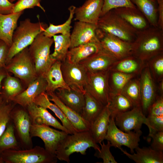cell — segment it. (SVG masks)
I'll use <instances>...</instances> for the list:
<instances>
[{
  "label": "cell",
  "instance_id": "44dd1931",
  "mask_svg": "<svg viewBox=\"0 0 163 163\" xmlns=\"http://www.w3.org/2000/svg\"><path fill=\"white\" fill-rule=\"evenodd\" d=\"M55 93L63 103L82 116L85 94L73 89L62 88L57 89Z\"/></svg>",
  "mask_w": 163,
  "mask_h": 163
},
{
  "label": "cell",
  "instance_id": "8fae6325",
  "mask_svg": "<svg viewBox=\"0 0 163 163\" xmlns=\"http://www.w3.org/2000/svg\"><path fill=\"white\" fill-rule=\"evenodd\" d=\"M61 69L64 80L71 88L85 94V87L88 82L89 73L80 63L69 62L66 59L62 62Z\"/></svg>",
  "mask_w": 163,
  "mask_h": 163
},
{
  "label": "cell",
  "instance_id": "30bf717a",
  "mask_svg": "<svg viewBox=\"0 0 163 163\" xmlns=\"http://www.w3.org/2000/svg\"><path fill=\"white\" fill-rule=\"evenodd\" d=\"M96 33L101 48L117 60L132 55V43L125 41L111 34L104 32L97 27Z\"/></svg>",
  "mask_w": 163,
  "mask_h": 163
},
{
  "label": "cell",
  "instance_id": "52a82bcc",
  "mask_svg": "<svg viewBox=\"0 0 163 163\" xmlns=\"http://www.w3.org/2000/svg\"><path fill=\"white\" fill-rule=\"evenodd\" d=\"M43 32L37 36L28 47L38 77H44L55 61L51 58L50 54L53 39L45 36Z\"/></svg>",
  "mask_w": 163,
  "mask_h": 163
},
{
  "label": "cell",
  "instance_id": "6da1fadb",
  "mask_svg": "<svg viewBox=\"0 0 163 163\" xmlns=\"http://www.w3.org/2000/svg\"><path fill=\"white\" fill-rule=\"evenodd\" d=\"M163 43V30L150 25L138 30L132 44V55L142 61L150 59L162 53Z\"/></svg>",
  "mask_w": 163,
  "mask_h": 163
},
{
  "label": "cell",
  "instance_id": "ab89813d",
  "mask_svg": "<svg viewBox=\"0 0 163 163\" xmlns=\"http://www.w3.org/2000/svg\"><path fill=\"white\" fill-rule=\"evenodd\" d=\"M137 58L131 55L120 60L116 68L120 72L129 73L135 71L138 67Z\"/></svg>",
  "mask_w": 163,
  "mask_h": 163
},
{
  "label": "cell",
  "instance_id": "4dcf8cb0",
  "mask_svg": "<svg viewBox=\"0 0 163 163\" xmlns=\"http://www.w3.org/2000/svg\"><path fill=\"white\" fill-rule=\"evenodd\" d=\"M130 1L143 14L150 25L158 27V5L156 0Z\"/></svg>",
  "mask_w": 163,
  "mask_h": 163
},
{
  "label": "cell",
  "instance_id": "9c48e42d",
  "mask_svg": "<svg viewBox=\"0 0 163 163\" xmlns=\"http://www.w3.org/2000/svg\"><path fill=\"white\" fill-rule=\"evenodd\" d=\"M20 106L17 108L15 106L13 109L11 120L21 147L24 149H30L33 147L30 133L32 122L26 109Z\"/></svg>",
  "mask_w": 163,
  "mask_h": 163
},
{
  "label": "cell",
  "instance_id": "60d3db41",
  "mask_svg": "<svg viewBox=\"0 0 163 163\" xmlns=\"http://www.w3.org/2000/svg\"><path fill=\"white\" fill-rule=\"evenodd\" d=\"M103 2L100 17L109 11L118 8H136L130 0H103Z\"/></svg>",
  "mask_w": 163,
  "mask_h": 163
},
{
  "label": "cell",
  "instance_id": "681fc988",
  "mask_svg": "<svg viewBox=\"0 0 163 163\" xmlns=\"http://www.w3.org/2000/svg\"><path fill=\"white\" fill-rule=\"evenodd\" d=\"M154 67L155 71L158 75L163 73V58L162 53L153 56Z\"/></svg>",
  "mask_w": 163,
  "mask_h": 163
},
{
  "label": "cell",
  "instance_id": "8992f818",
  "mask_svg": "<svg viewBox=\"0 0 163 163\" xmlns=\"http://www.w3.org/2000/svg\"><path fill=\"white\" fill-rule=\"evenodd\" d=\"M4 68L18 78L25 88L38 77L28 47L14 56Z\"/></svg>",
  "mask_w": 163,
  "mask_h": 163
},
{
  "label": "cell",
  "instance_id": "9a60e30c",
  "mask_svg": "<svg viewBox=\"0 0 163 163\" xmlns=\"http://www.w3.org/2000/svg\"><path fill=\"white\" fill-rule=\"evenodd\" d=\"M97 27V25L94 24L79 21L75 22L70 35L69 49L90 43H100L96 33Z\"/></svg>",
  "mask_w": 163,
  "mask_h": 163
},
{
  "label": "cell",
  "instance_id": "e575fe53",
  "mask_svg": "<svg viewBox=\"0 0 163 163\" xmlns=\"http://www.w3.org/2000/svg\"><path fill=\"white\" fill-rule=\"evenodd\" d=\"M21 148L16 137L14 127L11 120L0 136V154L7 150H18Z\"/></svg>",
  "mask_w": 163,
  "mask_h": 163
},
{
  "label": "cell",
  "instance_id": "ffe728a7",
  "mask_svg": "<svg viewBox=\"0 0 163 163\" xmlns=\"http://www.w3.org/2000/svg\"><path fill=\"white\" fill-rule=\"evenodd\" d=\"M49 100L53 101L62 110L67 119L78 132L90 130V125L79 113L63 103L55 92H46Z\"/></svg>",
  "mask_w": 163,
  "mask_h": 163
},
{
  "label": "cell",
  "instance_id": "836d02e7",
  "mask_svg": "<svg viewBox=\"0 0 163 163\" xmlns=\"http://www.w3.org/2000/svg\"><path fill=\"white\" fill-rule=\"evenodd\" d=\"M53 39L55 46L54 52L50 54L51 57L55 61L62 62L66 60L69 49L70 35H55Z\"/></svg>",
  "mask_w": 163,
  "mask_h": 163
},
{
  "label": "cell",
  "instance_id": "4316f807",
  "mask_svg": "<svg viewBox=\"0 0 163 163\" xmlns=\"http://www.w3.org/2000/svg\"><path fill=\"white\" fill-rule=\"evenodd\" d=\"M62 62L55 61L45 74L44 77L47 82L46 92H55L59 88L70 89L65 82L61 66Z\"/></svg>",
  "mask_w": 163,
  "mask_h": 163
},
{
  "label": "cell",
  "instance_id": "603a6c76",
  "mask_svg": "<svg viewBox=\"0 0 163 163\" xmlns=\"http://www.w3.org/2000/svg\"><path fill=\"white\" fill-rule=\"evenodd\" d=\"M113 10L117 15L138 30L144 29L150 25L145 17L137 8L122 7Z\"/></svg>",
  "mask_w": 163,
  "mask_h": 163
},
{
  "label": "cell",
  "instance_id": "c3c4849f",
  "mask_svg": "<svg viewBox=\"0 0 163 163\" xmlns=\"http://www.w3.org/2000/svg\"><path fill=\"white\" fill-rule=\"evenodd\" d=\"M14 5L8 0H0V14H7L12 13Z\"/></svg>",
  "mask_w": 163,
  "mask_h": 163
},
{
  "label": "cell",
  "instance_id": "e0dca14e",
  "mask_svg": "<svg viewBox=\"0 0 163 163\" xmlns=\"http://www.w3.org/2000/svg\"><path fill=\"white\" fill-rule=\"evenodd\" d=\"M47 82L44 77L39 76L24 90L11 100L16 104L26 108L34 103L35 99L42 93L46 92Z\"/></svg>",
  "mask_w": 163,
  "mask_h": 163
},
{
  "label": "cell",
  "instance_id": "d590c367",
  "mask_svg": "<svg viewBox=\"0 0 163 163\" xmlns=\"http://www.w3.org/2000/svg\"><path fill=\"white\" fill-rule=\"evenodd\" d=\"M75 8L73 5L69 8V15L68 19L64 23L59 25L50 24L49 26L43 32L44 35L50 38H52L53 36L59 33L62 35H70V29L72 27L71 24L74 17Z\"/></svg>",
  "mask_w": 163,
  "mask_h": 163
},
{
  "label": "cell",
  "instance_id": "74e56055",
  "mask_svg": "<svg viewBox=\"0 0 163 163\" xmlns=\"http://www.w3.org/2000/svg\"><path fill=\"white\" fill-rule=\"evenodd\" d=\"M16 105L11 101L4 99L0 105V136L11 121L12 112Z\"/></svg>",
  "mask_w": 163,
  "mask_h": 163
},
{
  "label": "cell",
  "instance_id": "f546056e",
  "mask_svg": "<svg viewBox=\"0 0 163 163\" xmlns=\"http://www.w3.org/2000/svg\"><path fill=\"white\" fill-rule=\"evenodd\" d=\"M110 118L114 119L118 114L129 110L133 107L129 100L121 93L110 92L107 104Z\"/></svg>",
  "mask_w": 163,
  "mask_h": 163
},
{
  "label": "cell",
  "instance_id": "f5cc1de1",
  "mask_svg": "<svg viewBox=\"0 0 163 163\" xmlns=\"http://www.w3.org/2000/svg\"><path fill=\"white\" fill-rule=\"evenodd\" d=\"M10 2H12L16 0H8Z\"/></svg>",
  "mask_w": 163,
  "mask_h": 163
},
{
  "label": "cell",
  "instance_id": "277c9868",
  "mask_svg": "<svg viewBox=\"0 0 163 163\" xmlns=\"http://www.w3.org/2000/svg\"><path fill=\"white\" fill-rule=\"evenodd\" d=\"M57 159L56 155L38 146L29 149L8 150L0 154V163H56Z\"/></svg>",
  "mask_w": 163,
  "mask_h": 163
},
{
  "label": "cell",
  "instance_id": "7a4b0ae2",
  "mask_svg": "<svg viewBox=\"0 0 163 163\" xmlns=\"http://www.w3.org/2000/svg\"><path fill=\"white\" fill-rule=\"evenodd\" d=\"M68 134L61 142L55 152L57 158L68 163L70 156L75 152L85 155L87 149L91 147L99 151L100 148L93 137L90 130Z\"/></svg>",
  "mask_w": 163,
  "mask_h": 163
},
{
  "label": "cell",
  "instance_id": "ee69618b",
  "mask_svg": "<svg viewBox=\"0 0 163 163\" xmlns=\"http://www.w3.org/2000/svg\"><path fill=\"white\" fill-rule=\"evenodd\" d=\"M41 0H18L14 4L12 13L23 11L26 9L33 8L37 6L45 12V10L40 5Z\"/></svg>",
  "mask_w": 163,
  "mask_h": 163
},
{
  "label": "cell",
  "instance_id": "5b68a950",
  "mask_svg": "<svg viewBox=\"0 0 163 163\" xmlns=\"http://www.w3.org/2000/svg\"><path fill=\"white\" fill-rule=\"evenodd\" d=\"M97 26L104 32L131 43L135 40L138 30L117 15L113 9L100 17Z\"/></svg>",
  "mask_w": 163,
  "mask_h": 163
},
{
  "label": "cell",
  "instance_id": "ba28073f",
  "mask_svg": "<svg viewBox=\"0 0 163 163\" xmlns=\"http://www.w3.org/2000/svg\"><path fill=\"white\" fill-rule=\"evenodd\" d=\"M142 134L140 130L125 132L118 128L116 125L114 119L110 118V123L105 139L109 141L111 146L119 149L122 146L129 148L132 154L139 146L140 136Z\"/></svg>",
  "mask_w": 163,
  "mask_h": 163
},
{
  "label": "cell",
  "instance_id": "7dc6e473",
  "mask_svg": "<svg viewBox=\"0 0 163 163\" xmlns=\"http://www.w3.org/2000/svg\"><path fill=\"white\" fill-rule=\"evenodd\" d=\"M9 47L3 41L0 40V68L4 67L6 65Z\"/></svg>",
  "mask_w": 163,
  "mask_h": 163
},
{
  "label": "cell",
  "instance_id": "1f68e13d",
  "mask_svg": "<svg viewBox=\"0 0 163 163\" xmlns=\"http://www.w3.org/2000/svg\"><path fill=\"white\" fill-rule=\"evenodd\" d=\"M85 101L82 116L91 125L105 106L87 92L85 94Z\"/></svg>",
  "mask_w": 163,
  "mask_h": 163
},
{
  "label": "cell",
  "instance_id": "3957f363",
  "mask_svg": "<svg viewBox=\"0 0 163 163\" xmlns=\"http://www.w3.org/2000/svg\"><path fill=\"white\" fill-rule=\"evenodd\" d=\"M47 27L45 23L40 21L33 23L29 18L20 21L14 33L6 65L14 56L30 45L37 36L43 32Z\"/></svg>",
  "mask_w": 163,
  "mask_h": 163
},
{
  "label": "cell",
  "instance_id": "7402d4cb",
  "mask_svg": "<svg viewBox=\"0 0 163 163\" xmlns=\"http://www.w3.org/2000/svg\"><path fill=\"white\" fill-rule=\"evenodd\" d=\"M140 84L141 107L145 116L150 106L155 101L153 82L148 69H146L143 72Z\"/></svg>",
  "mask_w": 163,
  "mask_h": 163
},
{
  "label": "cell",
  "instance_id": "bcb514c9",
  "mask_svg": "<svg viewBox=\"0 0 163 163\" xmlns=\"http://www.w3.org/2000/svg\"><path fill=\"white\" fill-rule=\"evenodd\" d=\"M148 115L155 116H163V99L162 97L157 98L149 107Z\"/></svg>",
  "mask_w": 163,
  "mask_h": 163
},
{
  "label": "cell",
  "instance_id": "8d00e7d4",
  "mask_svg": "<svg viewBox=\"0 0 163 163\" xmlns=\"http://www.w3.org/2000/svg\"><path fill=\"white\" fill-rule=\"evenodd\" d=\"M128 84L125 86L121 93L129 100L133 107H141L140 84L136 81Z\"/></svg>",
  "mask_w": 163,
  "mask_h": 163
},
{
  "label": "cell",
  "instance_id": "cb8c5ba5",
  "mask_svg": "<svg viewBox=\"0 0 163 163\" xmlns=\"http://www.w3.org/2000/svg\"><path fill=\"white\" fill-rule=\"evenodd\" d=\"M23 12L7 14H0V40L9 47L12 43V37L17 27L18 21Z\"/></svg>",
  "mask_w": 163,
  "mask_h": 163
},
{
  "label": "cell",
  "instance_id": "f35d334b",
  "mask_svg": "<svg viewBox=\"0 0 163 163\" xmlns=\"http://www.w3.org/2000/svg\"><path fill=\"white\" fill-rule=\"evenodd\" d=\"M132 77L130 74L120 72H114L110 75L109 71L108 81L111 82L113 86L116 88L114 93H121Z\"/></svg>",
  "mask_w": 163,
  "mask_h": 163
},
{
  "label": "cell",
  "instance_id": "484cf974",
  "mask_svg": "<svg viewBox=\"0 0 163 163\" xmlns=\"http://www.w3.org/2000/svg\"><path fill=\"white\" fill-rule=\"evenodd\" d=\"M119 149L130 159L136 163H162L163 152L155 150L150 147L140 148L139 146L135 149L136 153L130 154L120 148Z\"/></svg>",
  "mask_w": 163,
  "mask_h": 163
},
{
  "label": "cell",
  "instance_id": "7c38bea8",
  "mask_svg": "<svg viewBox=\"0 0 163 163\" xmlns=\"http://www.w3.org/2000/svg\"><path fill=\"white\" fill-rule=\"evenodd\" d=\"M31 138L37 137L43 141L45 149L50 154L55 155L59 144L68 134L62 131L51 128L44 125L32 124L30 130Z\"/></svg>",
  "mask_w": 163,
  "mask_h": 163
},
{
  "label": "cell",
  "instance_id": "d6986e66",
  "mask_svg": "<svg viewBox=\"0 0 163 163\" xmlns=\"http://www.w3.org/2000/svg\"><path fill=\"white\" fill-rule=\"evenodd\" d=\"M26 109L32 124L52 126L70 134L68 130L51 114L47 109L37 106L34 103L28 105Z\"/></svg>",
  "mask_w": 163,
  "mask_h": 163
},
{
  "label": "cell",
  "instance_id": "ac0fdd59",
  "mask_svg": "<svg viewBox=\"0 0 163 163\" xmlns=\"http://www.w3.org/2000/svg\"><path fill=\"white\" fill-rule=\"evenodd\" d=\"M103 0H87L75 10V20L97 25L103 5Z\"/></svg>",
  "mask_w": 163,
  "mask_h": 163
},
{
  "label": "cell",
  "instance_id": "2e32d148",
  "mask_svg": "<svg viewBox=\"0 0 163 163\" xmlns=\"http://www.w3.org/2000/svg\"><path fill=\"white\" fill-rule=\"evenodd\" d=\"M117 61L101 48L97 52L79 63L83 65L89 73H94L110 70Z\"/></svg>",
  "mask_w": 163,
  "mask_h": 163
},
{
  "label": "cell",
  "instance_id": "db71d44e",
  "mask_svg": "<svg viewBox=\"0 0 163 163\" xmlns=\"http://www.w3.org/2000/svg\"><path fill=\"white\" fill-rule=\"evenodd\" d=\"M157 0H156V1H157Z\"/></svg>",
  "mask_w": 163,
  "mask_h": 163
},
{
  "label": "cell",
  "instance_id": "5bb4252c",
  "mask_svg": "<svg viewBox=\"0 0 163 163\" xmlns=\"http://www.w3.org/2000/svg\"><path fill=\"white\" fill-rule=\"evenodd\" d=\"M115 123L119 129L125 132L132 130H140L142 124L147 125V118L143 113L141 107H134L130 110L120 113L114 119Z\"/></svg>",
  "mask_w": 163,
  "mask_h": 163
},
{
  "label": "cell",
  "instance_id": "b9f144b4",
  "mask_svg": "<svg viewBox=\"0 0 163 163\" xmlns=\"http://www.w3.org/2000/svg\"><path fill=\"white\" fill-rule=\"evenodd\" d=\"M101 148L99 151H97L94 155L96 157L101 158L103 160V163H117L114 157L110 151L111 146L109 141H107V144L103 142L102 144L100 143Z\"/></svg>",
  "mask_w": 163,
  "mask_h": 163
},
{
  "label": "cell",
  "instance_id": "f1b7e54d",
  "mask_svg": "<svg viewBox=\"0 0 163 163\" xmlns=\"http://www.w3.org/2000/svg\"><path fill=\"white\" fill-rule=\"evenodd\" d=\"M34 103L37 106L51 110L60 120L63 126L69 131L70 134L78 132L69 121L61 109L49 100L46 92H44L34 100Z\"/></svg>",
  "mask_w": 163,
  "mask_h": 163
},
{
  "label": "cell",
  "instance_id": "7bdbcfd3",
  "mask_svg": "<svg viewBox=\"0 0 163 163\" xmlns=\"http://www.w3.org/2000/svg\"><path fill=\"white\" fill-rule=\"evenodd\" d=\"M147 118L146 126L149 130V136L154 133L163 131V116L148 115Z\"/></svg>",
  "mask_w": 163,
  "mask_h": 163
},
{
  "label": "cell",
  "instance_id": "f6af8a7d",
  "mask_svg": "<svg viewBox=\"0 0 163 163\" xmlns=\"http://www.w3.org/2000/svg\"><path fill=\"white\" fill-rule=\"evenodd\" d=\"M149 137L152 139L150 147L156 151L163 152V131L154 133Z\"/></svg>",
  "mask_w": 163,
  "mask_h": 163
},
{
  "label": "cell",
  "instance_id": "816d5d0a",
  "mask_svg": "<svg viewBox=\"0 0 163 163\" xmlns=\"http://www.w3.org/2000/svg\"><path fill=\"white\" fill-rule=\"evenodd\" d=\"M4 100V99L2 94H0V105L2 103Z\"/></svg>",
  "mask_w": 163,
  "mask_h": 163
},
{
  "label": "cell",
  "instance_id": "d4e9b609",
  "mask_svg": "<svg viewBox=\"0 0 163 163\" xmlns=\"http://www.w3.org/2000/svg\"><path fill=\"white\" fill-rule=\"evenodd\" d=\"M110 113L107 104L91 125L90 131L95 142L101 143L105 139L110 123Z\"/></svg>",
  "mask_w": 163,
  "mask_h": 163
},
{
  "label": "cell",
  "instance_id": "d6a6232c",
  "mask_svg": "<svg viewBox=\"0 0 163 163\" xmlns=\"http://www.w3.org/2000/svg\"><path fill=\"white\" fill-rule=\"evenodd\" d=\"M25 89L18 78L11 76L8 72L4 79L2 95L5 100L11 101Z\"/></svg>",
  "mask_w": 163,
  "mask_h": 163
},
{
  "label": "cell",
  "instance_id": "f907efd6",
  "mask_svg": "<svg viewBox=\"0 0 163 163\" xmlns=\"http://www.w3.org/2000/svg\"><path fill=\"white\" fill-rule=\"evenodd\" d=\"M8 72L4 67L0 68V94H2L1 91L2 82L6 76Z\"/></svg>",
  "mask_w": 163,
  "mask_h": 163
},
{
  "label": "cell",
  "instance_id": "4fadbf2b",
  "mask_svg": "<svg viewBox=\"0 0 163 163\" xmlns=\"http://www.w3.org/2000/svg\"><path fill=\"white\" fill-rule=\"evenodd\" d=\"M89 73L85 90L104 106L108 103L110 93L109 71Z\"/></svg>",
  "mask_w": 163,
  "mask_h": 163
},
{
  "label": "cell",
  "instance_id": "83f0119b",
  "mask_svg": "<svg viewBox=\"0 0 163 163\" xmlns=\"http://www.w3.org/2000/svg\"><path fill=\"white\" fill-rule=\"evenodd\" d=\"M101 48L100 43H90L70 48L66 59L69 62L79 63L97 52Z\"/></svg>",
  "mask_w": 163,
  "mask_h": 163
}]
</instances>
